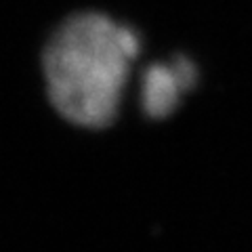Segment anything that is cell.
I'll list each match as a JSON object with an SVG mask.
<instances>
[{
	"instance_id": "cell-2",
	"label": "cell",
	"mask_w": 252,
	"mask_h": 252,
	"mask_svg": "<svg viewBox=\"0 0 252 252\" xmlns=\"http://www.w3.org/2000/svg\"><path fill=\"white\" fill-rule=\"evenodd\" d=\"M200 72L185 55L152 63L141 76V109L147 118L162 120L181 105L183 97L198 84Z\"/></svg>"
},
{
	"instance_id": "cell-1",
	"label": "cell",
	"mask_w": 252,
	"mask_h": 252,
	"mask_svg": "<svg viewBox=\"0 0 252 252\" xmlns=\"http://www.w3.org/2000/svg\"><path fill=\"white\" fill-rule=\"evenodd\" d=\"M139 49L137 32L109 15L84 11L61 21L42 49L51 105L82 128L109 126Z\"/></svg>"
}]
</instances>
